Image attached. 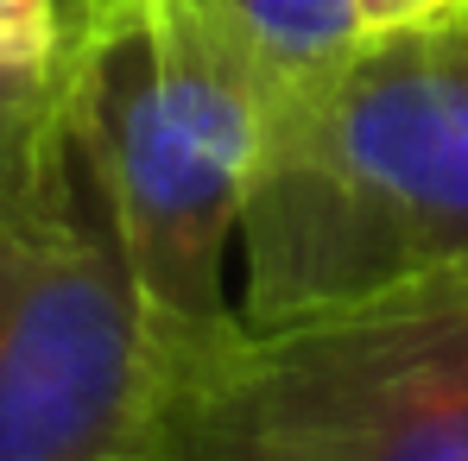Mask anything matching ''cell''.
Wrapping results in <instances>:
<instances>
[{
    "label": "cell",
    "instance_id": "cell-1",
    "mask_svg": "<svg viewBox=\"0 0 468 461\" xmlns=\"http://www.w3.org/2000/svg\"><path fill=\"white\" fill-rule=\"evenodd\" d=\"M468 278V19L367 32L279 108L240 215V322L279 329Z\"/></svg>",
    "mask_w": 468,
    "mask_h": 461
},
{
    "label": "cell",
    "instance_id": "cell-2",
    "mask_svg": "<svg viewBox=\"0 0 468 461\" xmlns=\"http://www.w3.org/2000/svg\"><path fill=\"white\" fill-rule=\"evenodd\" d=\"M140 461H468V278H424L158 385Z\"/></svg>",
    "mask_w": 468,
    "mask_h": 461
},
{
    "label": "cell",
    "instance_id": "cell-3",
    "mask_svg": "<svg viewBox=\"0 0 468 461\" xmlns=\"http://www.w3.org/2000/svg\"><path fill=\"white\" fill-rule=\"evenodd\" d=\"M70 101L158 373L177 380L247 329L229 298V253L260 158L177 101L146 0H77Z\"/></svg>",
    "mask_w": 468,
    "mask_h": 461
},
{
    "label": "cell",
    "instance_id": "cell-4",
    "mask_svg": "<svg viewBox=\"0 0 468 461\" xmlns=\"http://www.w3.org/2000/svg\"><path fill=\"white\" fill-rule=\"evenodd\" d=\"M158 385L89 177L70 222L0 246V461H140Z\"/></svg>",
    "mask_w": 468,
    "mask_h": 461
},
{
    "label": "cell",
    "instance_id": "cell-5",
    "mask_svg": "<svg viewBox=\"0 0 468 461\" xmlns=\"http://www.w3.org/2000/svg\"><path fill=\"white\" fill-rule=\"evenodd\" d=\"M89 190L77 140L70 51L51 64H0V246L70 222Z\"/></svg>",
    "mask_w": 468,
    "mask_h": 461
},
{
    "label": "cell",
    "instance_id": "cell-6",
    "mask_svg": "<svg viewBox=\"0 0 468 461\" xmlns=\"http://www.w3.org/2000/svg\"><path fill=\"white\" fill-rule=\"evenodd\" d=\"M203 6L260 64V77H266L279 108H292L298 95L323 89L367 38L355 0H203Z\"/></svg>",
    "mask_w": 468,
    "mask_h": 461
},
{
    "label": "cell",
    "instance_id": "cell-7",
    "mask_svg": "<svg viewBox=\"0 0 468 461\" xmlns=\"http://www.w3.org/2000/svg\"><path fill=\"white\" fill-rule=\"evenodd\" d=\"M77 0H0V64H51L70 51Z\"/></svg>",
    "mask_w": 468,
    "mask_h": 461
},
{
    "label": "cell",
    "instance_id": "cell-8",
    "mask_svg": "<svg viewBox=\"0 0 468 461\" xmlns=\"http://www.w3.org/2000/svg\"><path fill=\"white\" fill-rule=\"evenodd\" d=\"M367 32H392V26H418V19H443L450 0H355Z\"/></svg>",
    "mask_w": 468,
    "mask_h": 461
},
{
    "label": "cell",
    "instance_id": "cell-9",
    "mask_svg": "<svg viewBox=\"0 0 468 461\" xmlns=\"http://www.w3.org/2000/svg\"><path fill=\"white\" fill-rule=\"evenodd\" d=\"M463 6H468V0H450V13H463Z\"/></svg>",
    "mask_w": 468,
    "mask_h": 461
},
{
    "label": "cell",
    "instance_id": "cell-10",
    "mask_svg": "<svg viewBox=\"0 0 468 461\" xmlns=\"http://www.w3.org/2000/svg\"><path fill=\"white\" fill-rule=\"evenodd\" d=\"M463 19H468V13H463Z\"/></svg>",
    "mask_w": 468,
    "mask_h": 461
},
{
    "label": "cell",
    "instance_id": "cell-11",
    "mask_svg": "<svg viewBox=\"0 0 468 461\" xmlns=\"http://www.w3.org/2000/svg\"><path fill=\"white\" fill-rule=\"evenodd\" d=\"M463 13H468V6H463Z\"/></svg>",
    "mask_w": 468,
    "mask_h": 461
}]
</instances>
